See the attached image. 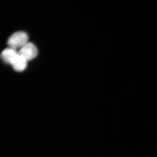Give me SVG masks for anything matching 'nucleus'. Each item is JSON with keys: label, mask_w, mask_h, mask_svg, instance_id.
<instances>
[{"label": "nucleus", "mask_w": 157, "mask_h": 157, "mask_svg": "<svg viewBox=\"0 0 157 157\" xmlns=\"http://www.w3.org/2000/svg\"><path fill=\"white\" fill-rule=\"evenodd\" d=\"M29 37L25 32L19 31L14 33L9 37L8 44L9 47L17 50L21 49L28 42Z\"/></svg>", "instance_id": "nucleus-1"}, {"label": "nucleus", "mask_w": 157, "mask_h": 157, "mask_svg": "<svg viewBox=\"0 0 157 157\" xmlns=\"http://www.w3.org/2000/svg\"><path fill=\"white\" fill-rule=\"evenodd\" d=\"M19 53L24 57L28 61L35 58L38 53V50L36 45L32 42H28L20 49Z\"/></svg>", "instance_id": "nucleus-2"}, {"label": "nucleus", "mask_w": 157, "mask_h": 157, "mask_svg": "<svg viewBox=\"0 0 157 157\" xmlns=\"http://www.w3.org/2000/svg\"><path fill=\"white\" fill-rule=\"evenodd\" d=\"M28 61L18 52L17 55L12 61L11 65L15 71L22 72L27 67Z\"/></svg>", "instance_id": "nucleus-3"}, {"label": "nucleus", "mask_w": 157, "mask_h": 157, "mask_svg": "<svg viewBox=\"0 0 157 157\" xmlns=\"http://www.w3.org/2000/svg\"><path fill=\"white\" fill-rule=\"evenodd\" d=\"M18 53V52H17V50L9 47L4 49L2 52L1 58L5 63L11 65L12 61Z\"/></svg>", "instance_id": "nucleus-4"}]
</instances>
